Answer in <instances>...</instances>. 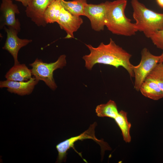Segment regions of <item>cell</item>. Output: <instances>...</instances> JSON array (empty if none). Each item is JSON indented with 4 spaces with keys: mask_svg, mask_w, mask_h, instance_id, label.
<instances>
[{
    "mask_svg": "<svg viewBox=\"0 0 163 163\" xmlns=\"http://www.w3.org/2000/svg\"><path fill=\"white\" fill-rule=\"evenodd\" d=\"M85 45L90 53L84 56L82 58L88 69L91 70L97 63L112 66L116 68L122 66L127 71L131 77H134L133 65L130 61L132 55L117 45L112 38H110L108 43L101 42L96 47L90 44Z\"/></svg>",
    "mask_w": 163,
    "mask_h": 163,
    "instance_id": "6da1fadb",
    "label": "cell"
},
{
    "mask_svg": "<svg viewBox=\"0 0 163 163\" xmlns=\"http://www.w3.org/2000/svg\"><path fill=\"white\" fill-rule=\"evenodd\" d=\"M127 2V0L108 1L105 26L114 34L131 36L138 31L135 23L125 15Z\"/></svg>",
    "mask_w": 163,
    "mask_h": 163,
    "instance_id": "7a4b0ae2",
    "label": "cell"
},
{
    "mask_svg": "<svg viewBox=\"0 0 163 163\" xmlns=\"http://www.w3.org/2000/svg\"><path fill=\"white\" fill-rule=\"evenodd\" d=\"M133 16L138 31L150 38L157 32L163 29V13L155 12L138 0H131Z\"/></svg>",
    "mask_w": 163,
    "mask_h": 163,
    "instance_id": "3957f363",
    "label": "cell"
},
{
    "mask_svg": "<svg viewBox=\"0 0 163 163\" xmlns=\"http://www.w3.org/2000/svg\"><path fill=\"white\" fill-rule=\"evenodd\" d=\"M66 56L60 55L57 60L53 62H44L37 58L32 63L29 64L32 68V75L38 80L44 82L51 89L55 90L57 85L53 77V72L58 69H62L66 64Z\"/></svg>",
    "mask_w": 163,
    "mask_h": 163,
    "instance_id": "277c9868",
    "label": "cell"
},
{
    "mask_svg": "<svg viewBox=\"0 0 163 163\" xmlns=\"http://www.w3.org/2000/svg\"><path fill=\"white\" fill-rule=\"evenodd\" d=\"M141 58L139 63L133 66V70L134 75V88L137 91L149 74L159 63L160 56L152 54L146 48L141 52Z\"/></svg>",
    "mask_w": 163,
    "mask_h": 163,
    "instance_id": "5b68a950",
    "label": "cell"
},
{
    "mask_svg": "<svg viewBox=\"0 0 163 163\" xmlns=\"http://www.w3.org/2000/svg\"><path fill=\"white\" fill-rule=\"evenodd\" d=\"M97 125V123L95 122L91 125L88 128L82 133L78 136L71 137L57 144L56 146L58 152L57 162H60L66 160L68 150L70 148H73L74 143L79 140L92 139L100 145L101 149L103 147H103L106 146L105 142L103 140L98 139L95 136V129Z\"/></svg>",
    "mask_w": 163,
    "mask_h": 163,
    "instance_id": "8992f818",
    "label": "cell"
},
{
    "mask_svg": "<svg viewBox=\"0 0 163 163\" xmlns=\"http://www.w3.org/2000/svg\"><path fill=\"white\" fill-rule=\"evenodd\" d=\"M108 1L98 4H87L85 8V14L90 22L93 30L100 31L105 26L106 13Z\"/></svg>",
    "mask_w": 163,
    "mask_h": 163,
    "instance_id": "52a82bcc",
    "label": "cell"
},
{
    "mask_svg": "<svg viewBox=\"0 0 163 163\" xmlns=\"http://www.w3.org/2000/svg\"><path fill=\"white\" fill-rule=\"evenodd\" d=\"M0 28L6 26L12 27L19 32L21 24L16 14L20 13L17 5L12 0H2L0 7Z\"/></svg>",
    "mask_w": 163,
    "mask_h": 163,
    "instance_id": "ba28073f",
    "label": "cell"
},
{
    "mask_svg": "<svg viewBox=\"0 0 163 163\" xmlns=\"http://www.w3.org/2000/svg\"><path fill=\"white\" fill-rule=\"evenodd\" d=\"M4 28L7 34L5 43L2 49L7 51L12 56L14 65L20 63L18 60V54L20 49L32 42L31 39H21L18 36L19 32L16 29L11 27Z\"/></svg>",
    "mask_w": 163,
    "mask_h": 163,
    "instance_id": "9c48e42d",
    "label": "cell"
},
{
    "mask_svg": "<svg viewBox=\"0 0 163 163\" xmlns=\"http://www.w3.org/2000/svg\"><path fill=\"white\" fill-rule=\"evenodd\" d=\"M56 0H31L25 10L27 16L38 26L46 25L44 13L48 6Z\"/></svg>",
    "mask_w": 163,
    "mask_h": 163,
    "instance_id": "30bf717a",
    "label": "cell"
},
{
    "mask_svg": "<svg viewBox=\"0 0 163 163\" xmlns=\"http://www.w3.org/2000/svg\"><path fill=\"white\" fill-rule=\"evenodd\" d=\"M57 23L66 32L65 38L70 39L74 38V33L79 28L83 21L80 16L72 14L62 7Z\"/></svg>",
    "mask_w": 163,
    "mask_h": 163,
    "instance_id": "8fae6325",
    "label": "cell"
},
{
    "mask_svg": "<svg viewBox=\"0 0 163 163\" xmlns=\"http://www.w3.org/2000/svg\"><path fill=\"white\" fill-rule=\"evenodd\" d=\"M39 80L34 77L25 82H17L6 80L1 81L0 87L7 88V90L11 93L21 96L28 95L32 93Z\"/></svg>",
    "mask_w": 163,
    "mask_h": 163,
    "instance_id": "7c38bea8",
    "label": "cell"
},
{
    "mask_svg": "<svg viewBox=\"0 0 163 163\" xmlns=\"http://www.w3.org/2000/svg\"><path fill=\"white\" fill-rule=\"evenodd\" d=\"M31 69L24 64L14 65L6 73L5 78L6 80L17 82H25L31 78Z\"/></svg>",
    "mask_w": 163,
    "mask_h": 163,
    "instance_id": "4fadbf2b",
    "label": "cell"
},
{
    "mask_svg": "<svg viewBox=\"0 0 163 163\" xmlns=\"http://www.w3.org/2000/svg\"><path fill=\"white\" fill-rule=\"evenodd\" d=\"M139 91L145 97L154 100L163 98V91L155 81L150 78H146Z\"/></svg>",
    "mask_w": 163,
    "mask_h": 163,
    "instance_id": "5bb4252c",
    "label": "cell"
},
{
    "mask_svg": "<svg viewBox=\"0 0 163 163\" xmlns=\"http://www.w3.org/2000/svg\"><path fill=\"white\" fill-rule=\"evenodd\" d=\"M60 2L62 7L72 14L79 16H85V8L88 4L87 0H60Z\"/></svg>",
    "mask_w": 163,
    "mask_h": 163,
    "instance_id": "9a60e30c",
    "label": "cell"
},
{
    "mask_svg": "<svg viewBox=\"0 0 163 163\" xmlns=\"http://www.w3.org/2000/svg\"><path fill=\"white\" fill-rule=\"evenodd\" d=\"M120 128L121 132L124 140L126 142H129L131 140L130 130L131 124L128 120L127 113L121 110L114 119Z\"/></svg>",
    "mask_w": 163,
    "mask_h": 163,
    "instance_id": "2e32d148",
    "label": "cell"
},
{
    "mask_svg": "<svg viewBox=\"0 0 163 163\" xmlns=\"http://www.w3.org/2000/svg\"><path fill=\"white\" fill-rule=\"evenodd\" d=\"M95 112L99 117H107L114 119L119 112L116 103L110 100L106 104L97 105L95 109Z\"/></svg>",
    "mask_w": 163,
    "mask_h": 163,
    "instance_id": "e0dca14e",
    "label": "cell"
},
{
    "mask_svg": "<svg viewBox=\"0 0 163 163\" xmlns=\"http://www.w3.org/2000/svg\"><path fill=\"white\" fill-rule=\"evenodd\" d=\"M62 8L60 0H56L47 8L44 14V20L47 24L57 22Z\"/></svg>",
    "mask_w": 163,
    "mask_h": 163,
    "instance_id": "ac0fdd59",
    "label": "cell"
},
{
    "mask_svg": "<svg viewBox=\"0 0 163 163\" xmlns=\"http://www.w3.org/2000/svg\"><path fill=\"white\" fill-rule=\"evenodd\" d=\"M147 78L155 80L163 91V63H158Z\"/></svg>",
    "mask_w": 163,
    "mask_h": 163,
    "instance_id": "d6986e66",
    "label": "cell"
},
{
    "mask_svg": "<svg viewBox=\"0 0 163 163\" xmlns=\"http://www.w3.org/2000/svg\"><path fill=\"white\" fill-rule=\"evenodd\" d=\"M150 38L157 48L163 50V29L157 32Z\"/></svg>",
    "mask_w": 163,
    "mask_h": 163,
    "instance_id": "ffe728a7",
    "label": "cell"
},
{
    "mask_svg": "<svg viewBox=\"0 0 163 163\" xmlns=\"http://www.w3.org/2000/svg\"><path fill=\"white\" fill-rule=\"evenodd\" d=\"M16 1L21 2L22 5L27 7L29 4L31 0H15Z\"/></svg>",
    "mask_w": 163,
    "mask_h": 163,
    "instance_id": "44dd1931",
    "label": "cell"
},
{
    "mask_svg": "<svg viewBox=\"0 0 163 163\" xmlns=\"http://www.w3.org/2000/svg\"><path fill=\"white\" fill-rule=\"evenodd\" d=\"M158 5L161 8H163V0H156Z\"/></svg>",
    "mask_w": 163,
    "mask_h": 163,
    "instance_id": "7402d4cb",
    "label": "cell"
},
{
    "mask_svg": "<svg viewBox=\"0 0 163 163\" xmlns=\"http://www.w3.org/2000/svg\"><path fill=\"white\" fill-rule=\"evenodd\" d=\"M159 62L163 63V51L162 53L160 55V59Z\"/></svg>",
    "mask_w": 163,
    "mask_h": 163,
    "instance_id": "603a6c76",
    "label": "cell"
}]
</instances>
